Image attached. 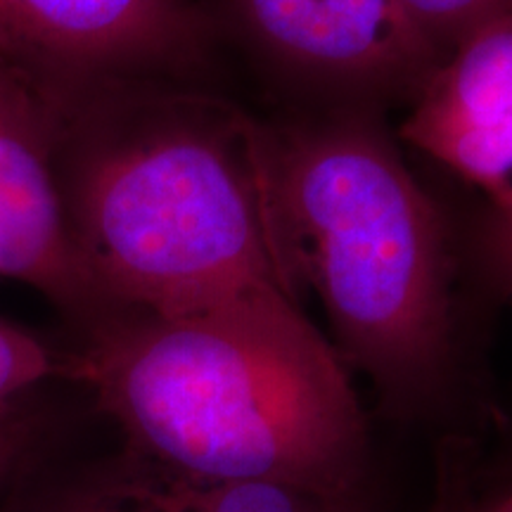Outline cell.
Masks as SVG:
<instances>
[{"mask_svg":"<svg viewBox=\"0 0 512 512\" xmlns=\"http://www.w3.org/2000/svg\"><path fill=\"white\" fill-rule=\"evenodd\" d=\"M76 261L112 311L297 299L268 200L264 121L197 83H112L53 107Z\"/></svg>","mask_w":512,"mask_h":512,"instance_id":"6da1fadb","label":"cell"},{"mask_svg":"<svg viewBox=\"0 0 512 512\" xmlns=\"http://www.w3.org/2000/svg\"><path fill=\"white\" fill-rule=\"evenodd\" d=\"M83 328L67 375L126 448L190 475L356 498L366 420L347 366L297 299L112 311Z\"/></svg>","mask_w":512,"mask_h":512,"instance_id":"7a4b0ae2","label":"cell"},{"mask_svg":"<svg viewBox=\"0 0 512 512\" xmlns=\"http://www.w3.org/2000/svg\"><path fill=\"white\" fill-rule=\"evenodd\" d=\"M268 200L299 290L344 366L396 406L437 392L453 349V266L437 204L363 105L264 124Z\"/></svg>","mask_w":512,"mask_h":512,"instance_id":"3957f363","label":"cell"},{"mask_svg":"<svg viewBox=\"0 0 512 512\" xmlns=\"http://www.w3.org/2000/svg\"><path fill=\"white\" fill-rule=\"evenodd\" d=\"M202 0H0V60L50 107L112 83H197L219 48Z\"/></svg>","mask_w":512,"mask_h":512,"instance_id":"277c9868","label":"cell"},{"mask_svg":"<svg viewBox=\"0 0 512 512\" xmlns=\"http://www.w3.org/2000/svg\"><path fill=\"white\" fill-rule=\"evenodd\" d=\"M219 24L275 72L347 105L418 91L437 57L396 0H209Z\"/></svg>","mask_w":512,"mask_h":512,"instance_id":"5b68a950","label":"cell"},{"mask_svg":"<svg viewBox=\"0 0 512 512\" xmlns=\"http://www.w3.org/2000/svg\"><path fill=\"white\" fill-rule=\"evenodd\" d=\"M55 138L53 107L0 60V278L31 285L88 325L102 311L67 233Z\"/></svg>","mask_w":512,"mask_h":512,"instance_id":"8992f818","label":"cell"},{"mask_svg":"<svg viewBox=\"0 0 512 512\" xmlns=\"http://www.w3.org/2000/svg\"><path fill=\"white\" fill-rule=\"evenodd\" d=\"M399 138L512 223V10L441 57L411 95Z\"/></svg>","mask_w":512,"mask_h":512,"instance_id":"52a82bcc","label":"cell"},{"mask_svg":"<svg viewBox=\"0 0 512 512\" xmlns=\"http://www.w3.org/2000/svg\"><path fill=\"white\" fill-rule=\"evenodd\" d=\"M29 512H356V508L354 501L290 486L190 475L126 448L48 491Z\"/></svg>","mask_w":512,"mask_h":512,"instance_id":"ba28073f","label":"cell"},{"mask_svg":"<svg viewBox=\"0 0 512 512\" xmlns=\"http://www.w3.org/2000/svg\"><path fill=\"white\" fill-rule=\"evenodd\" d=\"M396 3L437 62L479 27L512 10V0H396Z\"/></svg>","mask_w":512,"mask_h":512,"instance_id":"9c48e42d","label":"cell"},{"mask_svg":"<svg viewBox=\"0 0 512 512\" xmlns=\"http://www.w3.org/2000/svg\"><path fill=\"white\" fill-rule=\"evenodd\" d=\"M55 375H67V358L27 330L0 320V403L19 401L24 392Z\"/></svg>","mask_w":512,"mask_h":512,"instance_id":"30bf717a","label":"cell"},{"mask_svg":"<svg viewBox=\"0 0 512 512\" xmlns=\"http://www.w3.org/2000/svg\"><path fill=\"white\" fill-rule=\"evenodd\" d=\"M31 441L27 413L17 401L0 403V456H24Z\"/></svg>","mask_w":512,"mask_h":512,"instance_id":"8fae6325","label":"cell"},{"mask_svg":"<svg viewBox=\"0 0 512 512\" xmlns=\"http://www.w3.org/2000/svg\"><path fill=\"white\" fill-rule=\"evenodd\" d=\"M465 512H512V482L489 494Z\"/></svg>","mask_w":512,"mask_h":512,"instance_id":"7c38bea8","label":"cell"},{"mask_svg":"<svg viewBox=\"0 0 512 512\" xmlns=\"http://www.w3.org/2000/svg\"><path fill=\"white\" fill-rule=\"evenodd\" d=\"M22 456H0V479H3L8 472L19 463Z\"/></svg>","mask_w":512,"mask_h":512,"instance_id":"4fadbf2b","label":"cell"},{"mask_svg":"<svg viewBox=\"0 0 512 512\" xmlns=\"http://www.w3.org/2000/svg\"><path fill=\"white\" fill-rule=\"evenodd\" d=\"M505 233H508V247H510V259H512V223H505Z\"/></svg>","mask_w":512,"mask_h":512,"instance_id":"5bb4252c","label":"cell"}]
</instances>
